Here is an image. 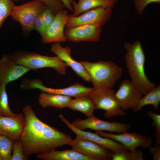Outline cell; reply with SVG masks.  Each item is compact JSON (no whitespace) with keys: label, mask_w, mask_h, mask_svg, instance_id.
I'll return each mask as SVG.
<instances>
[{"label":"cell","mask_w":160,"mask_h":160,"mask_svg":"<svg viewBox=\"0 0 160 160\" xmlns=\"http://www.w3.org/2000/svg\"><path fill=\"white\" fill-rule=\"evenodd\" d=\"M23 112L25 125L20 140L25 154L36 155L70 145L71 137L40 119L31 105L24 106Z\"/></svg>","instance_id":"1"},{"label":"cell","mask_w":160,"mask_h":160,"mask_svg":"<svg viewBox=\"0 0 160 160\" xmlns=\"http://www.w3.org/2000/svg\"><path fill=\"white\" fill-rule=\"evenodd\" d=\"M124 46L127 50L125 59L130 81L145 95L155 85L148 79L145 74V56L141 42L139 40L132 43L126 42Z\"/></svg>","instance_id":"2"},{"label":"cell","mask_w":160,"mask_h":160,"mask_svg":"<svg viewBox=\"0 0 160 160\" xmlns=\"http://www.w3.org/2000/svg\"><path fill=\"white\" fill-rule=\"evenodd\" d=\"M80 62L85 69L94 89H112L123 72L122 68L112 61Z\"/></svg>","instance_id":"3"},{"label":"cell","mask_w":160,"mask_h":160,"mask_svg":"<svg viewBox=\"0 0 160 160\" xmlns=\"http://www.w3.org/2000/svg\"><path fill=\"white\" fill-rule=\"evenodd\" d=\"M11 55L17 63L31 70L49 68H53L60 74L64 75L68 66L57 56H48L24 51H16Z\"/></svg>","instance_id":"4"},{"label":"cell","mask_w":160,"mask_h":160,"mask_svg":"<svg viewBox=\"0 0 160 160\" xmlns=\"http://www.w3.org/2000/svg\"><path fill=\"white\" fill-rule=\"evenodd\" d=\"M47 7L40 0H33L20 5H14L11 16L18 22L24 31L29 32L33 30V24L36 17Z\"/></svg>","instance_id":"5"},{"label":"cell","mask_w":160,"mask_h":160,"mask_svg":"<svg viewBox=\"0 0 160 160\" xmlns=\"http://www.w3.org/2000/svg\"><path fill=\"white\" fill-rule=\"evenodd\" d=\"M112 89H94L87 96L93 102L96 109L104 110L105 117L108 119L115 116H123L124 111L119 106Z\"/></svg>","instance_id":"6"},{"label":"cell","mask_w":160,"mask_h":160,"mask_svg":"<svg viewBox=\"0 0 160 160\" xmlns=\"http://www.w3.org/2000/svg\"><path fill=\"white\" fill-rule=\"evenodd\" d=\"M112 12V8L100 6L78 16L68 15L65 27L70 28L84 25L102 26L109 19Z\"/></svg>","instance_id":"7"},{"label":"cell","mask_w":160,"mask_h":160,"mask_svg":"<svg viewBox=\"0 0 160 160\" xmlns=\"http://www.w3.org/2000/svg\"><path fill=\"white\" fill-rule=\"evenodd\" d=\"M71 124L76 128L81 130L89 129L95 131H105L110 133H121L127 132L131 128V126L129 124L105 121L94 116L85 119H76Z\"/></svg>","instance_id":"8"},{"label":"cell","mask_w":160,"mask_h":160,"mask_svg":"<svg viewBox=\"0 0 160 160\" xmlns=\"http://www.w3.org/2000/svg\"><path fill=\"white\" fill-rule=\"evenodd\" d=\"M98 135L112 139L122 145L126 149L132 151L138 147L148 148L152 145V140L148 136L136 132H125L116 134L103 131H95Z\"/></svg>","instance_id":"9"},{"label":"cell","mask_w":160,"mask_h":160,"mask_svg":"<svg viewBox=\"0 0 160 160\" xmlns=\"http://www.w3.org/2000/svg\"><path fill=\"white\" fill-rule=\"evenodd\" d=\"M72 148L90 157L93 160H112L113 153L88 139L76 136L70 145Z\"/></svg>","instance_id":"10"},{"label":"cell","mask_w":160,"mask_h":160,"mask_svg":"<svg viewBox=\"0 0 160 160\" xmlns=\"http://www.w3.org/2000/svg\"><path fill=\"white\" fill-rule=\"evenodd\" d=\"M114 95L119 106L123 111H134L143 96L131 81L126 79L121 83Z\"/></svg>","instance_id":"11"},{"label":"cell","mask_w":160,"mask_h":160,"mask_svg":"<svg viewBox=\"0 0 160 160\" xmlns=\"http://www.w3.org/2000/svg\"><path fill=\"white\" fill-rule=\"evenodd\" d=\"M68 15V11L66 10L63 9L55 14L53 21L41 36L43 43H60L67 41L64 28Z\"/></svg>","instance_id":"12"},{"label":"cell","mask_w":160,"mask_h":160,"mask_svg":"<svg viewBox=\"0 0 160 160\" xmlns=\"http://www.w3.org/2000/svg\"><path fill=\"white\" fill-rule=\"evenodd\" d=\"M31 70L16 63L11 54H5L0 59V84L16 80Z\"/></svg>","instance_id":"13"},{"label":"cell","mask_w":160,"mask_h":160,"mask_svg":"<svg viewBox=\"0 0 160 160\" xmlns=\"http://www.w3.org/2000/svg\"><path fill=\"white\" fill-rule=\"evenodd\" d=\"M59 117L61 121L76 136L90 140L110 150L113 153L119 152L126 149L121 144L112 139L101 136L95 132H86L76 128L62 114L59 115Z\"/></svg>","instance_id":"14"},{"label":"cell","mask_w":160,"mask_h":160,"mask_svg":"<svg viewBox=\"0 0 160 160\" xmlns=\"http://www.w3.org/2000/svg\"><path fill=\"white\" fill-rule=\"evenodd\" d=\"M102 26L90 25H81L66 28L64 31L67 40L74 42H96L100 39Z\"/></svg>","instance_id":"15"},{"label":"cell","mask_w":160,"mask_h":160,"mask_svg":"<svg viewBox=\"0 0 160 160\" xmlns=\"http://www.w3.org/2000/svg\"><path fill=\"white\" fill-rule=\"evenodd\" d=\"M31 87L33 90L38 89L42 92L60 95L75 98L87 96L94 89L93 88L84 86L78 83L63 88H51L44 86L41 81L38 78L33 81L31 84Z\"/></svg>","instance_id":"16"},{"label":"cell","mask_w":160,"mask_h":160,"mask_svg":"<svg viewBox=\"0 0 160 160\" xmlns=\"http://www.w3.org/2000/svg\"><path fill=\"white\" fill-rule=\"evenodd\" d=\"M25 125L23 113L13 116H0V135L13 141L20 139Z\"/></svg>","instance_id":"17"},{"label":"cell","mask_w":160,"mask_h":160,"mask_svg":"<svg viewBox=\"0 0 160 160\" xmlns=\"http://www.w3.org/2000/svg\"><path fill=\"white\" fill-rule=\"evenodd\" d=\"M50 50L83 80L88 82L90 81L89 76L83 65L71 57V49L70 47L66 46L63 47L59 43H54L52 45Z\"/></svg>","instance_id":"18"},{"label":"cell","mask_w":160,"mask_h":160,"mask_svg":"<svg viewBox=\"0 0 160 160\" xmlns=\"http://www.w3.org/2000/svg\"><path fill=\"white\" fill-rule=\"evenodd\" d=\"M37 158L44 160H93L90 157L72 148L64 151L53 150L36 154Z\"/></svg>","instance_id":"19"},{"label":"cell","mask_w":160,"mask_h":160,"mask_svg":"<svg viewBox=\"0 0 160 160\" xmlns=\"http://www.w3.org/2000/svg\"><path fill=\"white\" fill-rule=\"evenodd\" d=\"M71 100L70 97L44 92L39 94L38 98V102L43 108L51 107L59 109L67 107Z\"/></svg>","instance_id":"20"},{"label":"cell","mask_w":160,"mask_h":160,"mask_svg":"<svg viewBox=\"0 0 160 160\" xmlns=\"http://www.w3.org/2000/svg\"><path fill=\"white\" fill-rule=\"evenodd\" d=\"M117 0H79L78 3L73 1V13L75 16L95 8L102 6L112 8Z\"/></svg>","instance_id":"21"},{"label":"cell","mask_w":160,"mask_h":160,"mask_svg":"<svg viewBox=\"0 0 160 160\" xmlns=\"http://www.w3.org/2000/svg\"><path fill=\"white\" fill-rule=\"evenodd\" d=\"M67 107L74 111H79L89 117L94 116L96 109L93 101L87 96H83L72 99Z\"/></svg>","instance_id":"22"},{"label":"cell","mask_w":160,"mask_h":160,"mask_svg":"<svg viewBox=\"0 0 160 160\" xmlns=\"http://www.w3.org/2000/svg\"><path fill=\"white\" fill-rule=\"evenodd\" d=\"M139 102L136 108L133 111L137 112L141 110L144 106L152 105L155 110L159 108L160 102V85H159L145 94Z\"/></svg>","instance_id":"23"},{"label":"cell","mask_w":160,"mask_h":160,"mask_svg":"<svg viewBox=\"0 0 160 160\" xmlns=\"http://www.w3.org/2000/svg\"><path fill=\"white\" fill-rule=\"evenodd\" d=\"M6 85L5 84H0V116H13L17 114L14 113L10 108Z\"/></svg>","instance_id":"24"},{"label":"cell","mask_w":160,"mask_h":160,"mask_svg":"<svg viewBox=\"0 0 160 160\" xmlns=\"http://www.w3.org/2000/svg\"><path fill=\"white\" fill-rule=\"evenodd\" d=\"M143 152L140 150L136 149L131 151L125 149L117 153H113V160H143Z\"/></svg>","instance_id":"25"},{"label":"cell","mask_w":160,"mask_h":160,"mask_svg":"<svg viewBox=\"0 0 160 160\" xmlns=\"http://www.w3.org/2000/svg\"><path fill=\"white\" fill-rule=\"evenodd\" d=\"M14 141L0 135V160H11Z\"/></svg>","instance_id":"26"},{"label":"cell","mask_w":160,"mask_h":160,"mask_svg":"<svg viewBox=\"0 0 160 160\" xmlns=\"http://www.w3.org/2000/svg\"><path fill=\"white\" fill-rule=\"evenodd\" d=\"M14 5L12 0H0V29L5 20L11 15Z\"/></svg>","instance_id":"27"},{"label":"cell","mask_w":160,"mask_h":160,"mask_svg":"<svg viewBox=\"0 0 160 160\" xmlns=\"http://www.w3.org/2000/svg\"><path fill=\"white\" fill-rule=\"evenodd\" d=\"M28 159V156L23 152L20 139L14 141L11 160Z\"/></svg>","instance_id":"28"},{"label":"cell","mask_w":160,"mask_h":160,"mask_svg":"<svg viewBox=\"0 0 160 160\" xmlns=\"http://www.w3.org/2000/svg\"><path fill=\"white\" fill-rule=\"evenodd\" d=\"M147 115L153 121L156 132L154 134L156 143L160 144V115L151 111H149L147 113Z\"/></svg>","instance_id":"29"},{"label":"cell","mask_w":160,"mask_h":160,"mask_svg":"<svg viewBox=\"0 0 160 160\" xmlns=\"http://www.w3.org/2000/svg\"><path fill=\"white\" fill-rule=\"evenodd\" d=\"M43 2L55 15L59 11L63 10L64 7L60 0H40Z\"/></svg>","instance_id":"30"},{"label":"cell","mask_w":160,"mask_h":160,"mask_svg":"<svg viewBox=\"0 0 160 160\" xmlns=\"http://www.w3.org/2000/svg\"><path fill=\"white\" fill-rule=\"evenodd\" d=\"M135 9L138 13L142 16L143 11L145 7L152 3H160V0H134Z\"/></svg>","instance_id":"31"},{"label":"cell","mask_w":160,"mask_h":160,"mask_svg":"<svg viewBox=\"0 0 160 160\" xmlns=\"http://www.w3.org/2000/svg\"><path fill=\"white\" fill-rule=\"evenodd\" d=\"M55 16V15L48 8L45 9L41 13V16L46 28L52 23Z\"/></svg>","instance_id":"32"},{"label":"cell","mask_w":160,"mask_h":160,"mask_svg":"<svg viewBox=\"0 0 160 160\" xmlns=\"http://www.w3.org/2000/svg\"><path fill=\"white\" fill-rule=\"evenodd\" d=\"M41 14L36 18L33 23V30H36L41 36L45 32L46 27L42 19Z\"/></svg>","instance_id":"33"},{"label":"cell","mask_w":160,"mask_h":160,"mask_svg":"<svg viewBox=\"0 0 160 160\" xmlns=\"http://www.w3.org/2000/svg\"><path fill=\"white\" fill-rule=\"evenodd\" d=\"M150 148V152L153 156L154 160H160V146L156 145L152 146L151 145Z\"/></svg>","instance_id":"34"},{"label":"cell","mask_w":160,"mask_h":160,"mask_svg":"<svg viewBox=\"0 0 160 160\" xmlns=\"http://www.w3.org/2000/svg\"><path fill=\"white\" fill-rule=\"evenodd\" d=\"M63 4L64 7H65L69 11L73 12V9L72 4L74 0H60Z\"/></svg>","instance_id":"35"}]
</instances>
